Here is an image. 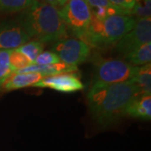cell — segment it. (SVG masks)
Listing matches in <instances>:
<instances>
[{"label":"cell","instance_id":"cell-20","mask_svg":"<svg viewBox=\"0 0 151 151\" xmlns=\"http://www.w3.org/2000/svg\"><path fill=\"white\" fill-rule=\"evenodd\" d=\"M60 62V60L57 56V55L53 51H43L42 53L39 55L35 60L34 64L40 65H51L55 63Z\"/></svg>","mask_w":151,"mask_h":151},{"label":"cell","instance_id":"cell-18","mask_svg":"<svg viewBox=\"0 0 151 151\" xmlns=\"http://www.w3.org/2000/svg\"><path fill=\"white\" fill-rule=\"evenodd\" d=\"M130 15L136 19L150 18L151 0H135Z\"/></svg>","mask_w":151,"mask_h":151},{"label":"cell","instance_id":"cell-3","mask_svg":"<svg viewBox=\"0 0 151 151\" xmlns=\"http://www.w3.org/2000/svg\"><path fill=\"white\" fill-rule=\"evenodd\" d=\"M136 19L131 15L113 14L103 19L92 17V21L81 40L90 47L108 48L119 42L134 27Z\"/></svg>","mask_w":151,"mask_h":151},{"label":"cell","instance_id":"cell-22","mask_svg":"<svg viewBox=\"0 0 151 151\" xmlns=\"http://www.w3.org/2000/svg\"><path fill=\"white\" fill-rule=\"evenodd\" d=\"M113 5L119 7L127 15H130L131 10L134 5L135 0H109Z\"/></svg>","mask_w":151,"mask_h":151},{"label":"cell","instance_id":"cell-6","mask_svg":"<svg viewBox=\"0 0 151 151\" xmlns=\"http://www.w3.org/2000/svg\"><path fill=\"white\" fill-rule=\"evenodd\" d=\"M51 51L57 55L61 62L77 65L85 62L91 54V47L80 39H62L52 45Z\"/></svg>","mask_w":151,"mask_h":151},{"label":"cell","instance_id":"cell-17","mask_svg":"<svg viewBox=\"0 0 151 151\" xmlns=\"http://www.w3.org/2000/svg\"><path fill=\"white\" fill-rule=\"evenodd\" d=\"M12 50H0V86H3L4 82L14 74L9 63Z\"/></svg>","mask_w":151,"mask_h":151},{"label":"cell","instance_id":"cell-19","mask_svg":"<svg viewBox=\"0 0 151 151\" xmlns=\"http://www.w3.org/2000/svg\"><path fill=\"white\" fill-rule=\"evenodd\" d=\"M9 63H10L11 69L13 70L14 73L16 72L17 70H21L23 68H25L33 64L25 55L18 52L15 50H13L11 52Z\"/></svg>","mask_w":151,"mask_h":151},{"label":"cell","instance_id":"cell-5","mask_svg":"<svg viewBox=\"0 0 151 151\" xmlns=\"http://www.w3.org/2000/svg\"><path fill=\"white\" fill-rule=\"evenodd\" d=\"M93 76V84H114L130 81L135 66L119 59H103L97 60Z\"/></svg>","mask_w":151,"mask_h":151},{"label":"cell","instance_id":"cell-12","mask_svg":"<svg viewBox=\"0 0 151 151\" xmlns=\"http://www.w3.org/2000/svg\"><path fill=\"white\" fill-rule=\"evenodd\" d=\"M42 78V75L36 72L14 73L4 82V84L3 85V88L7 92H10L28 86H33Z\"/></svg>","mask_w":151,"mask_h":151},{"label":"cell","instance_id":"cell-1","mask_svg":"<svg viewBox=\"0 0 151 151\" xmlns=\"http://www.w3.org/2000/svg\"><path fill=\"white\" fill-rule=\"evenodd\" d=\"M139 96L137 86L130 81L114 84H93L87 93V103L93 119L107 129L125 116L130 102Z\"/></svg>","mask_w":151,"mask_h":151},{"label":"cell","instance_id":"cell-21","mask_svg":"<svg viewBox=\"0 0 151 151\" xmlns=\"http://www.w3.org/2000/svg\"><path fill=\"white\" fill-rule=\"evenodd\" d=\"M86 3L90 7V9H120L123 11L119 7L113 5L109 0H86ZM125 15H127L123 11Z\"/></svg>","mask_w":151,"mask_h":151},{"label":"cell","instance_id":"cell-14","mask_svg":"<svg viewBox=\"0 0 151 151\" xmlns=\"http://www.w3.org/2000/svg\"><path fill=\"white\" fill-rule=\"evenodd\" d=\"M124 58L128 63L134 66L144 65L150 63L151 60V42L146 43L135 50L126 55Z\"/></svg>","mask_w":151,"mask_h":151},{"label":"cell","instance_id":"cell-13","mask_svg":"<svg viewBox=\"0 0 151 151\" xmlns=\"http://www.w3.org/2000/svg\"><path fill=\"white\" fill-rule=\"evenodd\" d=\"M137 86L139 96L151 94V65L150 63L141 66H135L134 74L130 79Z\"/></svg>","mask_w":151,"mask_h":151},{"label":"cell","instance_id":"cell-4","mask_svg":"<svg viewBox=\"0 0 151 151\" xmlns=\"http://www.w3.org/2000/svg\"><path fill=\"white\" fill-rule=\"evenodd\" d=\"M59 11L66 29L81 40L92 21L91 9L86 0H67Z\"/></svg>","mask_w":151,"mask_h":151},{"label":"cell","instance_id":"cell-2","mask_svg":"<svg viewBox=\"0 0 151 151\" xmlns=\"http://www.w3.org/2000/svg\"><path fill=\"white\" fill-rule=\"evenodd\" d=\"M17 23L29 37L42 43L56 42L67 35V29L59 9L55 6L35 1L20 12Z\"/></svg>","mask_w":151,"mask_h":151},{"label":"cell","instance_id":"cell-9","mask_svg":"<svg viewBox=\"0 0 151 151\" xmlns=\"http://www.w3.org/2000/svg\"><path fill=\"white\" fill-rule=\"evenodd\" d=\"M29 40L30 38L17 22L0 23V50H15Z\"/></svg>","mask_w":151,"mask_h":151},{"label":"cell","instance_id":"cell-7","mask_svg":"<svg viewBox=\"0 0 151 151\" xmlns=\"http://www.w3.org/2000/svg\"><path fill=\"white\" fill-rule=\"evenodd\" d=\"M150 40L151 19H139L136 20L134 27L116 44L115 50L125 56Z\"/></svg>","mask_w":151,"mask_h":151},{"label":"cell","instance_id":"cell-15","mask_svg":"<svg viewBox=\"0 0 151 151\" xmlns=\"http://www.w3.org/2000/svg\"><path fill=\"white\" fill-rule=\"evenodd\" d=\"M36 0H0V12L17 13L25 10Z\"/></svg>","mask_w":151,"mask_h":151},{"label":"cell","instance_id":"cell-23","mask_svg":"<svg viewBox=\"0 0 151 151\" xmlns=\"http://www.w3.org/2000/svg\"><path fill=\"white\" fill-rule=\"evenodd\" d=\"M39 2L45 3V4H50V5L55 6V7H56L59 9L60 8H61L67 2V0H40Z\"/></svg>","mask_w":151,"mask_h":151},{"label":"cell","instance_id":"cell-16","mask_svg":"<svg viewBox=\"0 0 151 151\" xmlns=\"http://www.w3.org/2000/svg\"><path fill=\"white\" fill-rule=\"evenodd\" d=\"M44 47H45L44 43L34 40L25 43L24 45L19 46V48L15 49V50L25 55L34 64L38 55L43 52Z\"/></svg>","mask_w":151,"mask_h":151},{"label":"cell","instance_id":"cell-10","mask_svg":"<svg viewBox=\"0 0 151 151\" xmlns=\"http://www.w3.org/2000/svg\"><path fill=\"white\" fill-rule=\"evenodd\" d=\"M77 70V65H68L64 62H58L51 65H40L36 64H32L21 70H17L14 73H29V72H36L41 74L43 77L50 76L58 75L62 73H69L74 72Z\"/></svg>","mask_w":151,"mask_h":151},{"label":"cell","instance_id":"cell-11","mask_svg":"<svg viewBox=\"0 0 151 151\" xmlns=\"http://www.w3.org/2000/svg\"><path fill=\"white\" fill-rule=\"evenodd\" d=\"M125 116L135 119L150 120L151 96H138L134 98L126 108Z\"/></svg>","mask_w":151,"mask_h":151},{"label":"cell","instance_id":"cell-8","mask_svg":"<svg viewBox=\"0 0 151 151\" xmlns=\"http://www.w3.org/2000/svg\"><path fill=\"white\" fill-rule=\"evenodd\" d=\"M33 86L50 88L60 92H74L84 88L79 76L74 72L45 76Z\"/></svg>","mask_w":151,"mask_h":151}]
</instances>
